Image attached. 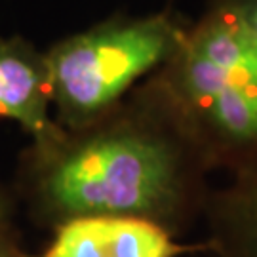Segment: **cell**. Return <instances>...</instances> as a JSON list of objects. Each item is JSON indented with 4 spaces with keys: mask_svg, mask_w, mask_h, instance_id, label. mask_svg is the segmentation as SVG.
Listing matches in <instances>:
<instances>
[{
    "mask_svg": "<svg viewBox=\"0 0 257 257\" xmlns=\"http://www.w3.org/2000/svg\"><path fill=\"white\" fill-rule=\"evenodd\" d=\"M210 166L155 73L97 120L33 143L27 179L55 225L110 215L172 230L198 206Z\"/></svg>",
    "mask_w": 257,
    "mask_h": 257,
    "instance_id": "obj_1",
    "label": "cell"
},
{
    "mask_svg": "<svg viewBox=\"0 0 257 257\" xmlns=\"http://www.w3.org/2000/svg\"><path fill=\"white\" fill-rule=\"evenodd\" d=\"M6 210H8V208H6V200H4V196L0 194V223L6 217Z\"/></svg>",
    "mask_w": 257,
    "mask_h": 257,
    "instance_id": "obj_8",
    "label": "cell"
},
{
    "mask_svg": "<svg viewBox=\"0 0 257 257\" xmlns=\"http://www.w3.org/2000/svg\"><path fill=\"white\" fill-rule=\"evenodd\" d=\"M183 249L158 223L90 215L55 225L52 244L37 257H175Z\"/></svg>",
    "mask_w": 257,
    "mask_h": 257,
    "instance_id": "obj_4",
    "label": "cell"
},
{
    "mask_svg": "<svg viewBox=\"0 0 257 257\" xmlns=\"http://www.w3.org/2000/svg\"><path fill=\"white\" fill-rule=\"evenodd\" d=\"M191 25L174 8L116 12L55 40L44 50L55 122L76 130L107 114L179 52Z\"/></svg>",
    "mask_w": 257,
    "mask_h": 257,
    "instance_id": "obj_3",
    "label": "cell"
},
{
    "mask_svg": "<svg viewBox=\"0 0 257 257\" xmlns=\"http://www.w3.org/2000/svg\"><path fill=\"white\" fill-rule=\"evenodd\" d=\"M0 257H12V255H10L8 248H6V246H4L2 242H0Z\"/></svg>",
    "mask_w": 257,
    "mask_h": 257,
    "instance_id": "obj_9",
    "label": "cell"
},
{
    "mask_svg": "<svg viewBox=\"0 0 257 257\" xmlns=\"http://www.w3.org/2000/svg\"><path fill=\"white\" fill-rule=\"evenodd\" d=\"M156 76L213 166L255 162L257 44L230 10L208 0Z\"/></svg>",
    "mask_w": 257,
    "mask_h": 257,
    "instance_id": "obj_2",
    "label": "cell"
},
{
    "mask_svg": "<svg viewBox=\"0 0 257 257\" xmlns=\"http://www.w3.org/2000/svg\"><path fill=\"white\" fill-rule=\"evenodd\" d=\"M0 118L16 122L33 143L59 132L44 50L18 35H0Z\"/></svg>",
    "mask_w": 257,
    "mask_h": 257,
    "instance_id": "obj_5",
    "label": "cell"
},
{
    "mask_svg": "<svg viewBox=\"0 0 257 257\" xmlns=\"http://www.w3.org/2000/svg\"><path fill=\"white\" fill-rule=\"evenodd\" d=\"M230 10L257 44V0H213Z\"/></svg>",
    "mask_w": 257,
    "mask_h": 257,
    "instance_id": "obj_7",
    "label": "cell"
},
{
    "mask_svg": "<svg viewBox=\"0 0 257 257\" xmlns=\"http://www.w3.org/2000/svg\"><path fill=\"white\" fill-rule=\"evenodd\" d=\"M221 238L240 257H257V160L240 170L236 183L213 202Z\"/></svg>",
    "mask_w": 257,
    "mask_h": 257,
    "instance_id": "obj_6",
    "label": "cell"
}]
</instances>
